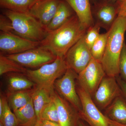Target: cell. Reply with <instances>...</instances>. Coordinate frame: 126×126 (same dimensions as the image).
Wrapping results in <instances>:
<instances>
[{
    "label": "cell",
    "instance_id": "8fae6325",
    "mask_svg": "<svg viewBox=\"0 0 126 126\" xmlns=\"http://www.w3.org/2000/svg\"><path fill=\"white\" fill-rule=\"evenodd\" d=\"M64 59L68 68L78 74L88 65L93 58L90 49L84 41L83 36L70 48Z\"/></svg>",
    "mask_w": 126,
    "mask_h": 126
},
{
    "label": "cell",
    "instance_id": "d590c367",
    "mask_svg": "<svg viewBox=\"0 0 126 126\" xmlns=\"http://www.w3.org/2000/svg\"><path fill=\"white\" fill-rule=\"evenodd\" d=\"M92 0L94 2H96V1H97L99 0ZM110 0L112 1H117L118 0Z\"/></svg>",
    "mask_w": 126,
    "mask_h": 126
},
{
    "label": "cell",
    "instance_id": "30bf717a",
    "mask_svg": "<svg viewBox=\"0 0 126 126\" xmlns=\"http://www.w3.org/2000/svg\"><path fill=\"white\" fill-rule=\"evenodd\" d=\"M40 42L32 41L15 34L0 32V54H17L40 46Z\"/></svg>",
    "mask_w": 126,
    "mask_h": 126
},
{
    "label": "cell",
    "instance_id": "4dcf8cb0",
    "mask_svg": "<svg viewBox=\"0 0 126 126\" xmlns=\"http://www.w3.org/2000/svg\"><path fill=\"white\" fill-rule=\"evenodd\" d=\"M116 79L121 91L122 95L126 101V82L123 80L119 75L116 77Z\"/></svg>",
    "mask_w": 126,
    "mask_h": 126
},
{
    "label": "cell",
    "instance_id": "5b68a950",
    "mask_svg": "<svg viewBox=\"0 0 126 126\" xmlns=\"http://www.w3.org/2000/svg\"><path fill=\"white\" fill-rule=\"evenodd\" d=\"M26 68L35 69L52 63L57 56L48 49L40 46L17 54L6 55Z\"/></svg>",
    "mask_w": 126,
    "mask_h": 126
},
{
    "label": "cell",
    "instance_id": "9a60e30c",
    "mask_svg": "<svg viewBox=\"0 0 126 126\" xmlns=\"http://www.w3.org/2000/svg\"><path fill=\"white\" fill-rule=\"evenodd\" d=\"M72 7L87 29L94 25L90 0H64Z\"/></svg>",
    "mask_w": 126,
    "mask_h": 126
},
{
    "label": "cell",
    "instance_id": "7c38bea8",
    "mask_svg": "<svg viewBox=\"0 0 126 126\" xmlns=\"http://www.w3.org/2000/svg\"><path fill=\"white\" fill-rule=\"evenodd\" d=\"M93 17L96 23L108 31L118 17L117 1L99 0L94 2L92 9Z\"/></svg>",
    "mask_w": 126,
    "mask_h": 126
},
{
    "label": "cell",
    "instance_id": "f1b7e54d",
    "mask_svg": "<svg viewBox=\"0 0 126 126\" xmlns=\"http://www.w3.org/2000/svg\"><path fill=\"white\" fill-rule=\"evenodd\" d=\"M0 31L14 34L11 21L3 14L0 16Z\"/></svg>",
    "mask_w": 126,
    "mask_h": 126
},
{
    "label": "cell",
    "instance_id": "9c48e42d",
    "mask_svg": "<svg viewBox=\"0 0 126 126\" xmlns=\"http://www.w3.org/2000/svg\"><path fill=\"white\" fill-rule=\"evenodd\" d=\"M122 93L116 77L106 75L92 98L100 110H105Z\"/></svg>",
    "mask_w": 126,
    "mask_h": 126
},
{
    "label": "cell",
    "instance_id": "484cf974",
    "mask_svg": "<svg viewBox=\"0 0 126 126\" xmlns=\"http://www.w3.org/2000/svg\"><path fill=\"white\" fill-rule=\"evenodd\" d=\"M45 120L59 123L58 111L53 100L44 108L41 112L40 120Z\"/></svg>",
    "mask_w": 126,
    "mask_h": 126
},
{
    "label": "cell",
    "instance_id": "d4e9b609",
    "mask_svg": "<svg viewBox=\"0 0 126 126\" xmlns=\"http://www.w3.org/2000/svg\"><path fill=\"white\" fill-rule=\"evenodd\" d=\"M0 94L3 98L4 108L2 115L0 116V122L4 126H18L17 118L9 106L7 97Z\"/></svg>",
    "mask_w": 126,
    "mask_h": 126
},
{
    "label": "cell",
    "instance_id": "44dd1931",
    "mask_svg": "<svg viewBox=\"0 0 126 126\" xmlns=\"http://www.w3.org/2000/svg\"><path fill=\"white\" fill-rule=\"evenodd\" d=\"M34 89L30 90L8 93L7 97L9 106L12 111L24 107L31 101Z\"/></svg>",
    "mask_w": 126,
    "mask_h": 126
},
{
    "label": "cell",
    "instance_id": "5bb4252c",
    "mask_svg": "<svg viewBox=\"0 0 126 126\" xmlns=\"http://www.w3.org/2000/svg\"><path fill=\"white\" fill-rule=\"evenodd\" d=\"M61 0H36L29 12L46 29L54 16Z\"/></svg>",
    "mask_w": 126,
    "mask_h": 126
},
{
    "label": "cell",
    "instance_id": "2e32d148",
    "mask_svg": "<svg viewBox=\"0 0 126 126\" xmlns=\"http://www.w3.org/2000/svg\"><path fill=\"white\" fill-rule=\"evenodd\" d=\"M5 74L8 93L32 90L37 86L36 84L23 74L11 73Z\"/></svg>",
    "mask_w": 126,
    "mask_h": 126
},
{
    "label": "cell",
    "instance_id": "4316f807",
    "mask_svg": "<svg viewBox=\"0 0 126 126\" xmlns=\"http://www.w3.org/2000/svg\"><path fill=\"white\" fill-rule=\"evenodd\" d=\"M101 28L99 24L95 23L93 26L88 29L83 36L84 43L90 50L99 37Z\"/></svg>",
    "mask_w": 126,
    "mask_h": 126
},
{
    "label": "cell",
    "instance_id": "7a4b0ae2",
    "mask_svg": "<svg viewBox=\"0 0 126 126\" xmlns=\"http://www.w3.org/2000/svg\"><path fill=\"white\" fill-rule=\"evenodd\" d=\"M105 52L101 63L106 75L119 76V59L124 41L126 31V18L118 16L108 31Z\"/></svg>",
    "mask_w": 126,
    "mask_h": 126
},
{
    "label": "cell",
    "instance_id": "e0dca14e",
    "mask_svg": "<svg viewBox=\"0 0 126 126\" xmlns=\"http://www.w3.org/2000/svg\"><path fill=\"white\" fill-rule=\"evenodd\" d=\"M75 14L66 1L61 0L54 16L46 28L47 33L61 27Z\"/></svg>",
    "mask_w": 126,
    "mask_h": 126
},
{
    "label": "cell",
    "instance_id": "7402d4cb",
    "mask_svg": "<svg viewBox=\"0 0 126 126\" xmlns=\"http://www.w3.org/2000/svg\"><path fill=\"white\" fill-rule=\"evenodd\" d=\"M36 0H0V6L4 10L28 13Z\"/></svg>",
    "mask_w": 126,
    "mask_h": 126
},
{
    "label": "cell",
    "instance_id": "52a82bcc",
    "mask_svg": "<svg viewBox=\"0 0 126 126\" xmlns=\"http://www.w3.org/2000/svg\"><path fill=\"white\" fill-rule=\"evenodd\" d=\"M77 90L82 104L80 118L89 126H109V119L94 103L92 96L78 85Z\"/></svg>",
    "mask_w": 126,
    "mask_h": 126
},
{
    "label": "cell",
    "instance_id": "ba28073f",
    "mask_svg": "<svg viewBox=\"0 0 126 126\" xmlns=\"http://www.w3.org/2000/svg\"><path fill=\"white\" fill-rule=\"evenodd\" d=\"M106 75L101 62L93 59L78 75L77 84L92 97Z\"/></svg>",
    "mask_w": 126,
    "mask_h": 126
},
{
    "label": "cell",
    "instance_id": "6da1fadb",
    "mask_svg": "<svg viewBox=\"0 0 126 126\" xmlns=\"http://www.w3.org/2000/svg\"><path fill=\"white\" fill-rule=\"evenodd\" d=\"M75 14L61 27L47 33L40 46L57 56L64 57L69 49L82 38L87 30Z\"/></svg>",
    "mask_w": 126,
    "mask_h": 126
},
{
    "label": "cell",
    "instance_id": "8d00e7d4",
    "mask_svg": "<svg viewBox=\"0 0 126 126\" xmlns=\"http://www.w3.org/2000/svg\"><path fill=\"white\" fill-rule=\"evenodd\" d=\"M0 126H4L1 122H0Z\"/></svg>",
    "mask_w": 126,
    "mask_h": 126
},
{
    "label": "cell",
    "instance_id": "ffe728a7",
    "mask_svg": "<svg viewBox=\"0 0 126 126\" xmlns=\"http://www.w3.org/2000/svg\"><path fill=\"white\" fill-rule=\"evenodd\" d=\"M13 111L17 118L18 126H29L38 121L32 98L26 106Z\"/></svg>",
    "mask_w": 126,
    "mask_h": 126
},
{
    "label": "cell",
    "instance_id": "8992f818",
    "mask_svg": "<svg viewBox=\"0 0 126 126\" xmlns=\"http://www.w3.org/2000/svg\"><path fill=\"white\" fill-rule=\"evenodd\" d=\"M78 75L68 68L65 73L55 81L54 88L56 92L71 104L79 113L82 110V104L77 90Z\"/></svg>",
    "mask_w": 126,
    "mask_h": 126
},
{
    "label": "cell",
    "instance_id": "3957f363",
    "mask_svg": "<svg viewBox=\"0 0 126 126\" xmlns=\"http://www.w3.org/2000/svg\"><path fill=\"white\" fill-rule=\"evenodd\" d=\"M3 14L11 21L14 34L35 42H41L47 34L38 21L28 13L4 10Z\"/></svg>",
    "mask_w": 126,
    "mask_h": 126
},
{
    "label": "cell",
    "instance_id": "d6a6232c",
    "mask_svg": "<svg viewBox=\"0 0 126 126\" xmlns=\"http://www.w3.org/2000/svg\"><path fill=\"white\" fill-rule=\"evenodd\" d=\"M109 126H126V124L119 123L114 121H112L109 119Z\"/></svg>",
    "mask_w": 126,
    "mask_h": 126
},
{
    "label": "cell",
    "instance_id": "1f68e13d",
    "mask_svg": "<svg viewBox=\"0 0 126 126\" xmlns=\"http://www.w3.org/2000/svg\"><path fill=\"white\" fill-rule=\"evenodd\" d=\"M39 121L41 126H61L59 123L54 122L45 120H40Z\"/></svg>",
    "mask_w": 126,
    "mask_h": 126
},
{
    "label": "cell",
    "instance_id": "4fadbf2b",
    "mask_svg": "<svg viewBox=\"0 0 126 126\" xmlns=\"http://www.w3.org/2000/svg\"><path fill=\"white\" fill-rule=\"evenodd\" d=\"M53 100L57 108L60 125L61 126H78L80 118L78 110L55 90L53 94Z\"/></svg>",
    "mask_w": 126,
    "mask_h": 126
},
{
    "label": "cell",
    "instance_id": "d6986e66",
    "mask_svg": "<svg viewBox=\"0 0 126 126\" xmlns=\"http://www.w3.org/2000/svg\"><path fill=\"white\" fill-rule=\"evenodd\" d=\"M54 91L37 86L34 89L32 99L38 121H39L41 112L43 109L53 101Z\"/></svg>",
    "mask_w": 126,
    "mask_h": 126
},
{
    "label": "cell",
    "instance_id": "603a6c76",
    "mask_svg": "<svg viewBox=\"0 0 126 126\" xmlns=\"http://www.w3.org/2000/svg\"><path fill=\"white\" fill-rule=\"evenodd\" d=\"M18 63L8 58L6 55H0V75L8 73H16L25 75L27 70Z\"/></svg>",
    "mask_w": 126,
    "mask_h": 126
},
{
    "label": "cell",
    "instance_id": "83f0119b",
    "mask_svg": "<svg viewBox=\"0 0 126 126\" xmlns=\"http://www.w3.org/2000/svg\"><path fill=\"white\" fill-rule=\"evenodd\" d=\"M119 76L126 82V44L124 42L119 63Z\"/></svg>",
    "mask_w": 126,
    "mask_h": 126
},
{
    "label": "cell",
    "instance_id": "f546056e",
    "mask_svg": "<svg viewBox=\"0 0 126 126\" xmlns=\"http://www.w3.org/2000/svg\"><path fill=\"white\" fill-rule=\"evenodd\" d=\"M118 16L126 18V0H118Z\"/></svg>",
    "mask_w": 126,
    "mask_h": 126
},
{
    "label": "cell",
    "instance_id": "cb8c5ba5",
    "mask_svg": "<svg viewBox=\"0 0 126 126\" xmlns=\"http://www.w3.org/2000/svg\"><path fill=\"white\" fill-rule=\"evenodd\" d=\"M108 34V31L104 33L100 34L91 48L90 52L94 59L101 62L106 49Z\"/></svg>",
    "mask_w": 126,
    "mask_h": 126
},
{
    "label": "cell",
    "instance_id": "e575fe53",
    "mask_svg": "<svg viewBox=\"0 0 126 126\" xmlns=\"http://www.w3.org/2000/svg\"><path fill=\"white\" fill-rule=\"evenodd\" d=\"M41 126L39 122V121L35 123H33V124H31V125H29V126Z\"/></svg>",
    "mask_w": 126,
    "mask_h": 126
},
{
    "label": "cell",
    "instance_id": "836d02e7",
    "mask_svg": "<svg viewBox=\"0 0 126 126\" xmlns=\"http://www.w3.org/2000/svg\"><path fill=\"white\" fill-rule=\"evenodd\" d=\"M78 126H89L87 123L86 122L84 123V122L83 121H81V120H79V122L78 125Z\"/></svg>",
    "mask_w": 126,
    "mask_h": 126
},
{
    "label": "cell",
    "instance_id": "ac0fdd59",
    "mask_svg": "<svg viewBox=\"0 0 126 126\" xmlns=\"http://www.w3.org/2000/svg\"><path fill=\"white\" fill-rule=\"evenodd\" d=\"M103 113L110 120L126 125V101L122 94L104 110Z\"/></svg>",
    "mask_w": 126,
    "mask_h": 126
},
{
    "label": "cell",
    "instance_id": "277c9868",
    "mask_svg": "<svg viewBox=\"0 0 126 126\" xmlns=\"http://www.w3.org/2000/svg\"><path fill=\"white\" fill-rule=\"evenodd\" d=\"M68 68L64 57L57 56L52 63L46 64L35 69H27L25 75L37 86L54 91L56 79L62 77Z\"/></svg>",
    "mask_w": 126,
    "mask_h": 126
}]
</instances>
